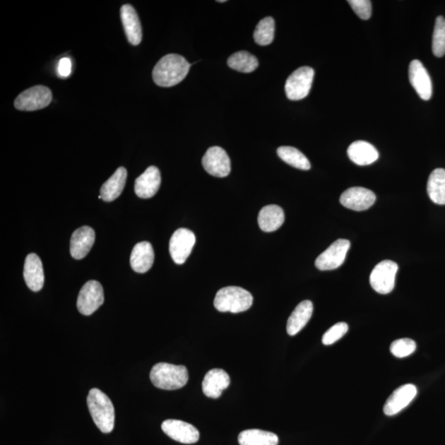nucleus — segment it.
Returning a JSON list of instances; mask_svg holds the SVG:
<instances>
[{"label": "nucleus", "mask_w": 445, "mask_h": 445, "mask_svg": "<svg viewBox=\"0 0 445 445\" xmlns=\"http://www.w3.org/2000/svg\"><path fill=\"white\" fill-rule=\"evenodd\" d=\"M376 196L372 191L364 187H351L340 197V204L355 211L369 209L374 204Z\"/></svg>", "instance_id": "ddd939ff"}, {"label": "nucleus", "mask_w": 445, "mask_h": 445, "mask_svg": "<svg viewBox=\"0 0 445 445\" xmlns=\"http://www.w3.org/2000/svg\"><path fill=\"white\" fill-rule=\"evenodd\" d=\"M95 242V232L91 227L83 226L73 232L71 240V254L74 259H84L91 251Z\"/></svg>", "instance_id": "dca6fc26"}, {"label": "nucleus", "mask_w": 445, "mask_h": 445, "mask_svg": "<svg viewBox=\"0 0 445 445\" xmlns=\"http://www.w3.org/2000/svg\"><path fill=\"white\" fill-rule=\"evenodd\" d=\"M87 403L97 428L104 434L111 433L115 425V409L111 399L101 390L92 388L88 393Z\"/></svg>", "instance_id": "f03ea898"}, {"label": "nucleus", "mask_w": 445, "mask_h": 445, "mask_svg": "<svg viewBox=\"0 0 445 445\" xmlns=\"http://www.w3.org/2000/svg\"><path fill=\"white\" fill-rule=\"evenodd\" d=\"M195 244L196 235L191 230L182 227L173 232L170 242V251L173 261L178 265L185 263Z\"/></svg>", "instance_id": "1a4fd4ad"}, {"label": "nucleus", "mask_w": 445, "mask_h": 445, "mask_svg": "<svg viewBox=\"0 0 445 445\" xmlns=\"http://www.w3.org/2000/svg\"><path fill=\"white\" fill-rule=\"evenodd\" d=\"M277 155L289 165L301 170H309L310 162L303 153L290 146H282L277 150Z\"/></svg>", "instance_id": "cd10ccee"}, {"label": "nucleus", "mask_w": 445, "mask_h": 445, "mask_svg": "<svg viewBox=\"0 0 445 445\" xmlns=\"http://www.w3.org/2000/svg\"><path fill=\"white\" fill-rule=\"evenodd\" d=\"M191 64L177 54L163 57L153 71V79L160 87H172L181 83L189 72Z\"/></svg>", "instance_id": "f257e3e1"}, {"label": "nucleus", "mask_w": 445, "mask_h": 445, "mask_svg": "<svg viewBox=\"0 0 445 445\" xmlns=\"http://www.w3.org/2000/svg\"><path fill=\"white\" fill-rule=\"evenodd\" d=\"M155 261V251L148 242H138L131 252V266L137 273H146L150 271Z\"/></svg>", "instance_id": "412c9836"}, {"label": "nucleus", "mask_w": 445, "mask_h": 445, "mask_svg": "<svg viewBox=\"0 0 445 445\" xmlns=\"http://www.w3.org/2000/svg\"><path fill=\"white\" fill-rule=\"evenodd\" d=\"M349 326L345 323H338L331 326L330 329L326 331L323 336V343L325 345H333L336 341L343 338L346 333H348Z\"/></svg>", "instance_id": "473e14b6"}, {"label": "nucleus", "mask_w": 445, "mask_h": 445, "mask_svg": "<svg viewBox=\"0 0 445 445\" xmlns=\"http://www.w3.org/2000/svg\"><path fill=\"white\" fill-rule=\"evenodd\" d=\"M227 66L237 71L251 73L259 67V61L254 54L242 51L232 54L227 59Z\"/></svg>", "instance_id": "c85d7f7f"}, {"label": "nucleus", "mask_w": 445, "mask_h": 445, "mask_svg": "<svg viewBox=\"0 0 445 445\" xmlns=\"http://www.w3.org/2000/svg\"><path fill=\"white\" fill-rule=\"evenodd\" d=\"M161 185V174L158 168L148 167L135 182L136 194L143 199L155 196Z\"/></svg>", "instance_id": "f3484780"}, {"label": "nucleus", "mask_w": 445, "mask_h": 445, "mask_svg": "<svg viewBox=\"0 0 445 445\" xmlns=\"http://www.w3.org/2000/svg\"><path fill=\"white\" fill-rule=\"evenodd\" d=\"M230 384V375L224 369H213L208 372L202 382L203 393L208 398H220L222 391Z\"/></svg>", "instance_id": "a211bd4d"}, {"label": "nucleus", "mask_w": 445, "mask_h": 445, "mask_svg": "<svg viewBox=\"0 0 445 445\" xmlns=\"http://www.w3.org/2000/svg\"><path fill=\"white\" fill-rule=\"evenodd\" d=\"M314 304L309 300L301 302L296 307L287 321V333L295 336L304 328L313 315Z\"/></svg>", "instance_id": "5701e85b"}, {"label": "nucleus", "mask_w": 445, "mask_h": 445, "mask_svg": "<svg viewBox=\"0 0 445 445\" xmlns=\"http://www.w3.org/2000/svg\"><path fill=\"white\" fill-rule=\"evenodd\" d=\"M314 78L313 69L304 66L292 73L285 83L286 96L292 101H299L309 95Z\"/></svg>", "instance_id": "423d86ee"}, {"label": "nucleus", "mask_w": 445, "mask_h": 445, "mask_svg": "<svg viewBox=\"0 0 445 445\" xmlns=\"http://www.w3.org/2000/svg\"><path fill=\"white\" fill-rule=\"evenodd\" d=\"M350 160L359 166L372 165L379 158V152L369 142L355 141L348 150Z\"/></svg>", "instance_id": "4be33fe9"}, {"label": "nucleus", "mask_w": 445, "mask_h": 445, "mask_svg": "<svg viewBox=\"0 0 445 445\" xmlns=\"http://www.w3.org/2000/svg\"><path fill=\"white\" fill-rule=\"evenodd\" d=\"M348 3L360 18L363 20L370 18L372 14V4L369 0H350Z\"/></svg>", "instance_id": "72a5a7b5"}, {"label": "nucleus", "mask_w": 445, "mask_h": 445, "mask_svg": "<svg viewBox=\"0 0 445 445\" xmlns=\"http://www.w3.org/2000/svg\"><path fill=\"white\" fill-rule=\"evenodd\" d=\"M104 303L102 286L98 281L89 280L79 292L77 308L83 315H92Z\"/></svg>", "instance_id": "6e6552de"}, {"label": "nucleus", "mask_w": 445, "mask_h": 445, "mask_svg": "<svg viewBox=\"0 0 445 445\" xmlns=\"http://www.w3.org/2000/svg\"><path fill=\"white\" fill-rule=\"evenodd\" d=\"M417 394V389L413 384H405L396 389L390 396L384 407V413L387 415H394L403 410L412 403Z\"/></svg>", "instance_id": "2eb2a0df"}, {"label": "nucleus", "mask_w": 445, "mask_h": 445, "mask_svg": "<svg viewBox=\"0 0 445 445\" xmlns=\"http://www.w3.org/2000/svg\"><path fill=\"white\" fill-rule=\"evenodd\" d=\"M52 101L51 89L46 86L37 85L20 93L15 99L14 106L19 111L33 112L47 107Z\"/></svg>", "instance_id": "39448f33"}, {"label": "nucleus", "mask_w": 445, "mask_h": 445, "mask_svg": "<svg viewBox=\"0 0 445 445\" xmlns=\"http://www.w3.org/2000/svg\"><path fill=\"white\" fill-rule=\"evenodd\" d=\"M127 171L125 167H120L113 175L104 183L101 188L102 200L107 202L115 201L121 194L126 186Z\"/></svg>", "instance_id": "b1692460"}, {"label": "nucleus", "mask_w": 445, "mask_h": 445, "mask_svg": "<svg viewBox=\"0 0 445 445\" xmlns=\"http://www.w3.org/2000/svg\"><path fill=\"white\" fill-rule=\"evenodd\" d=\"M398 270V264L393 261L385 260L379 262L371 272L369 277L371 286L379 294L391 293L394 289Z\"/></svg>", "instance_id": "0eeeda50"}, {"label": "nucleus", "mask_w": 445, "mask_h": 445, "mask_svg": "<svg viewBox=\"0 0 445 445\" xmlns=\"http://www.w3.org/2000/svg\"><path fill=\"white\" fill-rule=\"evenodd\" d=\"M284 211L278 206H266L259 212V225L262 231L274 232L284 224Z\"/></svg>", "instance_id": "393cba45"}, {"label": "nucleus", "mask_w": 445, "mask_h": 445, "mask_svg": "<svg viewBox=\"0 0 445 445\" xmlns=\"http://www.w3.org/2000/svg\"><path fill=\"white\" fill-rule=\"evenodd\" d=\"M254 37L260 46H267L273 42L275 37V21L271 17L261 20L255 29Z\"/></svg>", "instance_id": "c756f323"}, {"label": "nucleus", "mask_w": 445, "mask_h": 445, "mask_svg": "<svg viewBox=\"0 0 445 445\" xmlns=\"http://www.w3.org/2000/svg\"><path fill=\"white\" fill-rule=\"evenodd\" d=\"M58 74L59 77L66 78L71 73V61L69 58H63L59 61L58 66Z\"/></svg>", "instance_id": "f704fd0d"}, {"label": "nucleus", "mask_w": 445, "mask_h": 445, "mask_svg": "<svg viewBox=\"0 0 445 445\" xmlns=\"http://www.w3.org/2000/svg\"><path fill=\"white\" fill-rule=\"evenodd\" d=\"M432 51L437 57H442L445 54V18L442 16H439L435 21Z\"/></svg>", "instance_id": "7c9ffc66"}, {"label": "nucleus", "mask_w": 445, "mask_h": 445, "mask_svg": "<svg viewBox=\"0 0 445 445\" xmlns=\"http://www.w3.org/2000/svg\"><path fill=\"white\" fill-rule=\"evenodd\" d=\"M121 18L128 42L138 46L142 41V28L136 9L131 4L123 5Z\"/></svg>", "instance_id": "aec40b11"}, {"label": "nucleus", "mask_w": 445, "mask_h": 445, "mask_svg": "<svg viewBox=\"0 0 445 445\" xmlns=\"http://www.w3.org/2000/svg\"><path fill=\"white\" fill-rule=\"evenodd\" d=\"M202 165L209 174L217 177H225L231 171L230 158L220 147L208 148L202 158Z\"/></svg>", "instance_id": "9b49d317"}, {"label": "nucleus", "mask_w": 445, "mask_h": 445, "mask_svg": "<svg viewBox=\"0 0 445 445\" xmlns=\"http://www.w3.org/2000/svg\"><path fill=\"white\" fill-rule=\"evenodd\" d=\"M428 196L435 204L445 205V170L437 168L429 177Z\"/></svg>", "instance_id": "a878e982"}, {"label": "nucleus", "mask_w": 445, "mask_h": 445, "mask_svg": "<svg viewBox=\"0 0 445 445\" xmlns=\"http://www.w3.org/2000/svg\"><path fill=\"white\" fill-rule=\"evenodd\" d=\"M350 242L346 239H338L321 254L316 259L315 266L320 271H331L338 268L344 263L349 251Z\"/></svg>", "instance_id": "9d476101"}, {"label": "nucleus", "mask_w": 445, "mask_h": 445, "mask_svg": "<svg viewBox=\"0 0 445 445\" xmlns=\"http://www.w3.org/2000/svg\"><path fill=\"white\" fill-rule=\"evenodd\" d=\"M252 303L254 297L251 293L237 286L222 288L217 292L214 301V305L218 311L222 313L230 312L232 314H239L249 310Z\"/></svg>", "instance_id": "20e7f679"}, {"label": "nucleus", "mask_w": 445, "mask_h": 445, "mask_svg": "<svg viewBox=\"0 0 445 445\" xmlns=\"http://www.w3.org/2000/svg\"><path fill=\"white\" fill-rule=\"evenodd\" d=\"M409 79L420 97L425 101L429 100L433 91L432 79L427 69L418 59H414L410 63Z\"/></svg>", "instance_id": "4468645a"}, {"label": "nucleus", "mask_w": 445, "mask_h": 445, "mask_svg": "<svg viewBox=\"0 0 445 445\" xmlns=\"http://www.w3.org/2000/svg\"><path fill=\"white\" fill-rule=\"evenodd\" d=\"M417 349V344L412 339L403 338L393 341L390 346V351L396 357L404 358L412 355Z\"/></svg>", "instance_id": "2f4dec72"}, {"label": "nucleus", "mask_w": 445, "mask_h": 445, "mask_svg": "<svg viewBox=\"0 0 445 445\" xmlns=\"http://www.w3.org/2000/svg\"><path fill=\"white\" fill-rule=\"evenodd\" d=\"M189 379L187 369L183 365L156 364L151 369L150 380L156 388L177 390L184 387Z\"/></svg>", "instance_id": "7ed1b4c3"}, {"label": "nucleus", "mask_w": 445, "mask_h": 445, "mask_svg": "<svg viewBox=\"0 0 445 445\" xmlns=\"http://www.w3.org/2000/svg\"><path fill=\"white\" fill-rule=\"evenodd\" d=\"M162 429L168 437L182 444H195L200 439L199 430L194 425L179 420H165Z\"/></svg>", "instance_id": "f8f14e48"}, {"label": "nucleus", "mask_w": 445, "mask_h": 445, "mask_svg": "<svg viewBox=\"0 0 445 445\" xmlns=\"http://www.w3.org/2000/svg\"><path fill=\"white\" fill-rule=\"evenodd\" d=\"M218 2H220V3H225V0H220V1H218Z\"/></svg>", "instance_id": "c9c22d12"}, {"label": "nucleus", "mask_w": 445, "mask_h": 445, "mask_svg": "<svg viewBox=\"0 0 445 445\" xmlns=\"http://www.w3.org/2000/svg\"><path fill=\"white\" fill-rule=\"evenodd\" d=\"M23 276L30 290L38 292L43 288L44 281L43 266L37 254H31L26 257Z\"/></svg>", "instance_id": "6ab92c4d"}, {"label": "nucleus", "mask_w": 445, "mask_h": 445, "mask_svg": "<svg viewBox=\"0 0 445 445\" xmlns=\"http://www.w3.org/2000/svg\"><path fill=\"white\" fill-rule=\"evenodd\" d=\"M278 442L275 434L257 429L244 430L239 435L240 445H277Z\"/></svg>", "instance_id": "bb28decb"}]
</instances>
